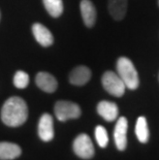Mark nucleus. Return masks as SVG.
Returning <instances> with one entry per match:
<instances>
[{"label": "nucleus", "instance_id": "obj_1", "mask_svg": "<svg viewBox=\"0 0 159 160\" xmlns=\"http://www.w3.org/2000/svg\"><path fill=\"white\" fill-rule=\"evenodd\" d=\"M28 118V108L24 99L13 96L5 101L1 110V119L5 125L18 127L24 124Z\"/></svg>", "mask_w": 159, "mask_h": 160}, {"label": "nucleus", "instance_id": "obj_2", "mask_svg": "<svg viewBox=\"0 0 159 160\" xmlns=\"http://www.w3.org/2000/svg\"><path fill=\"white\" fill-rule=\"evenodd\" d=\"M117 73L124 82L126 88L135 90L140 85L137 71L135 69L132 61L127 57H120L117 61Z\"/></svg>", "mask_w": 159, "mask_h": 160}, {"label": "nucleus", "instance_id": "obj_3", "mask_svg": "<svg viewBox=\"0 0 159 160\" xmlns=\"http://www.w3.org/2000/svg\"><path fill=\"white\" fill-rule=\"evenodd\" d=\"M101 83H102L104 90L113 96L121 97L125 93L126 86L124 82L121 80L119 74L114 71H106L101 78Z\"/></svg>", "mask_w": 159, "mask_h": 160}, {"label": "nucleus", "instance_id": "obj_4", "mask_svg": "<svg viewBox=\"0 0 159 160\" xmlns=\"http://www.w3.org/2000/svg\"><path fill=\"white\" fill-rule=\"evenodd\" d=\"M54 112H55L57 119L61 122H65L70 119H77L82 114L79 105L66 100H60L56 102Z\"/></svg>", "mask_w": 159, "mask_h": 160}, {"label": "nucleus", "instance_id": "obj_5", "mask_svg": "<svg viewBox=\"0 0 159 160\" xmlns=\"http://www.w3.org/2000/svg\"><path fill=\"white\" fill-rule=\"evenodd\" d=\"M73 152L83 159H90L94 156V146L90 137L86 133H81L73 141Z\"/></svg>", "mask_w": 159, "mask_h": 160}, {"label": "nucleus", "instance_id": "obj_6", "mask_svg": "<svg viewBox=\"0 0 159 160\" xmlns=\"http://www.w3.org/2000/svg\"><path fill=\"white\" fill-rule=\"evenodd\" d=\"M127 128L128 122L125 117H120L117 120L116 126L114 129V139L116 147L120 151L126 149L127 147Z\"/></svg>", "mask_w": 159, "mask_h": 160}, {"label": "nucleus", "instance_id": "obj_7", "mask_svg": "<svg viewBox=\"0 0 159 160\" xmlns=\"http://www.w3.org/2000/svg\"><path fill=\"white\" fill-rule=\"evenodd\" d=\"M38 137L43 142H50L54 138V122L50 114H43L39 119Z\"/></svg>", "mask_w": 159, "mask_h": 160}, {"label": "nucleus", "instance_id": "obj_8", "mask_svg": "<svg viewBox=\"0 0 159 160\" xmlns=\"http://www.w3.org/2000/svg\"><path fill=\"white\" fill-rule=\"evenodd\" d=\"M97 113L107 122H113L117 119L119 114L118 105L112 101L102 100L97 104Z\"/></svg>", "mask_w": 159, "mask_h": 160}, {"label": "nucleus", "instance_id": "obj_9", "mask_svg": "<svg viewBox=\"0 0 159 160\" xmlns=\"http://www.w3.org/2000/svg\"><path fill=\"white\" fill-rule=\"evenodd\" d=\"M35 83L37 87L42 91L53 93L57 90L58 82L55 79V77L52 76L49 72H38L35 78Z\"/></svg>", "mask_w": 159, "mask_h": 160}, {"label": "nucleus", "instance_id": "obj_10", "mask_svg": "<svg viewBox=\"0 0 159 160\" xmlns=\"http://www.w3.org/2000/svg\"><path fill=\"white\" fill-rule=\"evenodd\" d=\"M32 32L35 39L42 47H50L54 42L53 34L45 25L40 23H35L32 26Z\"/></svg>", "mask_w": 159, "mask_h": 160}, {"label": "nucleus", "instance_id": "obj_11", "mask_svg": "<svg viewBox=\"0 0 159 160\" xmlns=\"http://www.w3.org/2000/svg\"><path fill=\"white\" fill-rule=\"evenodd\" d=\"M91 70L85 65L77 66L69 73V82L76 86H83L87 84L91 79Z\"/></svg>", "mask_w": 159, "mask_h": 160}, {"label": "nucleus", "instance_id": "obj_12", "mask_svg": "<svg viewBox=\"0 0 159 160\" xmlns=\"http://www.w3.org/2000/svg\"><path fill=\"white\" fill-rule=\"evenodd\" d=\"M81 15L87 27H93L96 22V8L90 0H82L80 4Z\"/></svg>", "mask_w": 159, "mask_h": 160}, {"label": "nucleus", "instance_id": "obj_13", "mask_svg": "<svg viewBox=\"0 0 159 160\" xmlns=\"http://www.w3.org/2000/svg\"><path fill=\"white\" fill-rule=\"evenodd\" d=\"M22 153L18 145L8 142H0V160H12L18 158Z\"/></svg>", "mask_w": 159, "mask_h": 160}, {"label": "nucleus", "instance_id": "obj_14", "mask_svg": "<svg viewBox=\"0 0 159 160\" xmlns=\"http://www.w3.org/2000/svg\"><path fill=\"white\" fill-rule=\"evenodd\" d=\"M109 12L115 20H122L127 12V0H109Z\"/></svg>", "mask_w": 159, "mask_h": 160}, {"label": "nucleus", "instance_id": "obj_15", "mask_svg": "<svg viewBox=\"0 0 159 160\" xmlns=\"http://www.w3.org/2000/svg\"><path fill=\"white\" fill-rule=\"evenodd\" d=\"M135 134H137V138L141 142L145 144V142H148L150 133H149L147 120L143 116L138 117L137 120V124H135Z\"/></svg>", "mask_w": 159, "mask_h": 160}, {"label": "nucleus", "instance_id": "obj_16", "mask_svg": "<svg viewBox=\"0 0 159 160\" xmlns=\"http://www.w3.org/2000/svg\"><path fill=\"white\" fill-rule=\"evenodd\" d=\"M47 12L54 18H58L63 12L62 0H42Z\"/></svg>", "mask_w": 159, "mask_h": 160}, {"label": "nucleus", "instance_id": "obj_17", "mask_svg": "<svg viewBox=\"0 0 159 160\" xmlns=\"http://www.w3.org/2000/svg\"><path fill=\"white\" fill-rule=\"evenodd\" d=\"M95 138L99 147L106 148L109 144V135H107V129L101 125L96 126L95 128Z\"/></svg>", "mask_w": 159, "mask_h": 160}, {"label": "nucleus", "instance_id": "obj_18", "mask_svg": "<svg viewBox=\"0 0 159 160\" xmlns=\"http://www.w3.org/2000/svg\"><path fill=\"white\" fill-rule=\"evenodd\" d=\"M29 84V76L25 71L19 70L15 73L13 77V85L18 89H24Z\"/></svg>", "mask_w": 159, "mask_h": 160}, {"label": "nucleus", "instance_id": "obj_19", "mask_svg": "<svg viewBox=\"0 0 159 160\" xmlns=\"http://www.w3.org/2000/svg\"><path fill=\"white\" fill-rule=\"evenodd\" d=\"M158 4H159V0H158Z\"/></svg>", "mask_w": 159, "mask_h": 160}]
</instances>
